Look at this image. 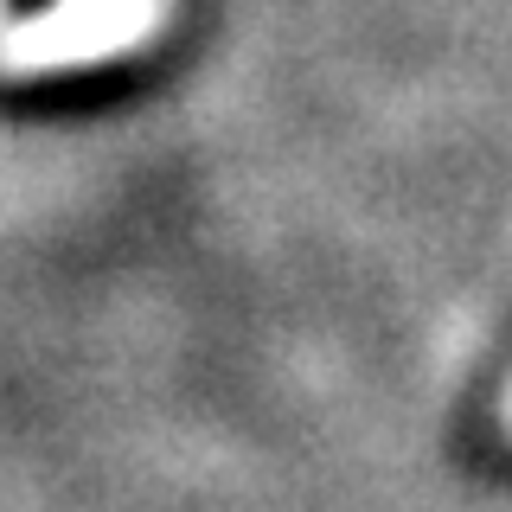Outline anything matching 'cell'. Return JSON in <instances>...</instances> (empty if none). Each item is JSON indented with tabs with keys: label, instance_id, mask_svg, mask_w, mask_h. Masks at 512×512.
<instances>
[{
	"label": "cell",
	"instance_id": "obj_2",
	"mask_svg": "<svg viewBox=\"0 0 512 512\" xmlns=\"http://www.w3.org/2000/svg\"><path fill=\"white\" fill-rule=\"evenodd\" d=\"M506 429H512V384H506Z\"/></svg>",
	"mask_w": 512,
	"mask_h": 512
},
{
	"label": "cell",
	"instance_id": "obj_1",
	"mask_svg": "<svg viewBox=\"0 0 512 512\" xmlns=\"http://www.w3.org/2000/svg\"><path fill=\"white\" fill-rule=\"evenodd\" d=\"M167 20L173 0H52L32 20L0 26V77H52L128 58L135 45L160 39Z\"/></svg>",
	"mask_w": 512,
	"mask_h": 512
},
{
	"label": "cell",
	"instance_id": "obj_3",
	"mask_svg": "<svg viewBox=\"0 0 512 512\" xmlns=\"http://www.w3.org/2000/svg\"><path fill=\"white\" fill-rule=\"evenodd\" d=\"M0 13H7V0H0Z\"/></svg>",
	"mask_w": 512,
	"mask_h": 512
}]
</instances>
